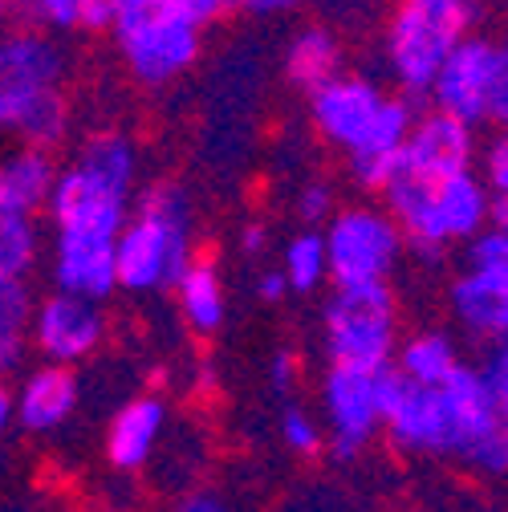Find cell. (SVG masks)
<instances>
[{
	"instance_id": "1",
	"label": "cell",
	"mask_w": 508,
	"mask_h": 512,
	"mask_svg": "<svg viewBox=\"0 0 508 512\" xmlns=\"http://www.w3.org/2000/svg\"><path fill=\"white\" fill-rule=\"evenodd\" d=\"M139 155L122 135L90 139L70 167H57L49 191L53 220V285L57 293L98 301L114 285V244L135 204Z\"/></svg>"
},
{
	"instance_id": "2",
	"label": "cell",
	"mask_w": 508,
	"mask_h": 512,
	"mask_svg": "<svg viewBox=\"0 0 508 512\" xmlns=\"http://www.w3.org/2000/svg\"><path fill=\"white\" fill-rule=\"evenodd\" d=\"M309 114L317 135L346 151L350 175L366 191H387L395 159L411 135L415 110L407 98L383 94L370 78L338 74L309 94Z\"/></svg>"
},
{
	"instance_id": "3",
	"label": "cell",
	"mask_w": 508,
	"mask_h": 512,
	"mask_svg": "<svg viewBox=\"0 0 508 512\" xmlns=\"http://www.w3.org/2000/svg\"><path fill=\"white\" fill-rule=\"evenodd\" d=\"M66 53L41 29L0 33V131H13L21 147L53 151L70 126L61 98Z\"/></svg>"
},
{
	"instance_id": "4",
	"label": "cell",
	"mask_w": 508,
	"mask_h": 512,
	"mask_svg": "<svg viewBox=\"0 0 508 512\" xmlns=\"http://www.w3.org/2000/svg\"><path fill=\"white\" fill-rule=\"evenodd\" d=\"M196 256L192 200L175 183H151L135 196L118 244H114V285L131 293H163Z\"/></svg>"
},
{
	"instance_id": "5",
	"label": "cell",
	"mask_w": 508,
	"mask_h": 512,
	"mask_svg": "<svg viewBox=\"0 0 508 512\" xmlns=\"http://www.w3.org/2000/svg\"><path fill=\"white\" fill-rule=\"evenodd\" d=\"M114 45L143 86H167L196 66L204 21L187 0H110Z\"/></svg>"
},
{
	"instance_id": "6",
	"label": "cell",
	"mask_w": 508,
	"mask_h": 512,
	"mask_svg": "<svg viewBox=\"0 0 508 512\" xmlns=\"http://www.w3.org/2000/svg\"><path fill=\"white\" fill-rule=\"evenodd\" d=\"M383 196L391 204L387 216L395 220L403 244L419 252H443L452 244H468L476 232L488 228L492 196L484 191L476 171H460L452 179H435V183L391 179Z\"/></svg>"
},
{
	"instance_id": "7",
	"label": "cell",
	"mask_w": 508,
	"mask_h": 512,
	"mask_svg": "<svg viewBox=\"0 0 508 512\" xmlns=\"http://www.w3.org/2000/svg\"><path fill=\"white\" fill-rule=\"evenodd\" d=\"M480 0H399L387 25V66L407 94H427L448 53L472 37Z\"/></svg>"
},
{
	"instance_id": "8",
	"label": "cell",
	"mask_w": 508,
	"mask_h": 512,
	"mask_svg": "<svg viewBox=\"0 0 508 512\" xmlns=\"http://www.w3.org/2000/svg\"><path fill=\"white\" fill-rule=\"evenodd\" d=\"M322 342L330 366L346 370H391L399 350V305L391 285L334 289L322 309Z\"/></svg>"
},
{
	"instance_id": "9",
	"label": "cell",
	"mask_w": 508,
	"mask_h": 512,
	"mask_svg": "<svg viewBox=\"0 0 508 512\" xmlns=\"http://www.w3.org/2000/svg\"><path fill=\"white\" fill-rule=\"evenodd\" d=\"M427 98L439 114H448L464 126L500 122L508 114V53L492 37H464L439 74L427 86Z\"/></svg>"
},
{
	"instance_id": "10",
	"label": "cell",
	"mask_w": 508,
	"mask_h": 512,
	"mask_svg": "<svg viewBox=\"0 0 508 512\" xmlns=\"http://www.w3.org/2000/svg\"><path fill=\"white\" fill-rule=\"evenodd\" d=\"M326 277L334 289H366V285H391L399 269L403 236L395 220L378 208H346L326 220Z\"/></svg>"
},
{
	"instance_id": "11",
	"label": "cell",
	"mask_w": 508,
	"mask_h": 512,
	"mask_svg": "<svg viewBox=\"0 0 508 512\" xmlns=\"http://www.w3.org/2000/svg\"><path fill=\"white\" fill-rule=\"evenodd\" d=\"M399 387L395 370H346L330 366L322 378V411H326V452L338 464H350L362 456V447L383 431L387 403Z\"/></svg>"
},
{
	"instance_id": "12",
	"label": "cell",
	"mask_w": 508,
	"mask_h": 512,
	"mask_svg": "<svg viewBox=\"0 0 508 512\" xmlns=\"http://www.w3.org/2000/svg\"><path fill=\"white\" fill-rule=\"evenodd\" d=\"M476 159V131L448 114H415L411 135L395 159L391 179H415V183H435L452 179L460 171H472Z\"/></svg>"
},
{
	"instance_id": "13",
	"label": "cell",
	"mask_w": 508,
	"mask_h": 512,
	"mask_svg": "<svg viewBox=\"0 0 508 512\" xmlns=\"http://www.w3.org/2000/svg\"><path fill=\"white\" fill-rule=\"evenodd\" d=\"M29 334H33V346L53 366H74V362L90 358L102 346V338H106V313H102L98 301L53 293V297H45L33 309Z\"/></svg>"
},
{
	"instance_id": "14",
	"label": "cell",
	"mask_w": 508,
	"mask_h": 512,
	"mask_svg": "<svg viewBox=\"0 0 508 512\" xmlns=\"http://www.w3.org/2000/svg\"><path fill=\"white\" fill-rule=\"evenodd\" d=\"M82 399V382L70 366H37L33 374H25L21 391L13 395V419L29 431V435H53L61 431Z\"/></svg>"
},
{
	"instance_id": "15",
	"label": "cell",
	"mask_w": 508,
	"mask_h": 512,
	"mask_svg": "<svg viewBox=\"0 0 508 512\" xmlns=\"http://www.w3.org/2000/svg\"><path fill=\"white\" fill-rule=\"evenodd\" d=\"M448 305L456 313V322L496 346L508 334V269H464L452 289H448Z\"/></svg>"
},
{
	"instance_id": "16",
	"label": "cell",
	"mask_w": 508,
	"mask_h": 512,
	"mask_svg": "<svg viewBox=\"0 0 508 512\" xmlns=\"http://www.w3.org/2000/svg\"><path fill=\"white\" fill-rule=\"evenodd\" d=\"M167 431V403L155 395H139L122 403L106 427V460L114 472H139L151 464L155 447Z\"/></svg>"
},
{
	"instance_id": "17",
	"label": "cell",
	"mask_w": 508,
	"mask_h": 512,
	"mask_svg": "<svg viewBox=\"0 0 508 512\" xmlns=\"http://www.w3.org/2000/svg\"><path fill=\"white\" fill-rule=\"evenodd\" d=\"M57 183V163L49 151L37 147H13L0 155V212L29 216L49 204V191Z\"/></svg>"
},
{
	"instance_id": "18",
	"label": "cell",
	"mask_w": 508,
	"mask_h": 512,
	"mask_svg": "<svg viewBox=\"0 0 508 512\" xmlns=\"http://www.w3.org/2000/svg\"><path fill=\"white\" fill-rule=\"evenodd\" d=\"M175 301H179V313L183 322L192 326L196 334H216L228 317V297H224V281H220V269L208 261V256H192L179 277H175Z\"/></svg>"
},
{
	"instance_id": "19",
	"label": "cell",
	"mask_w": 508,
	"mask_h": 512,
	"mask_svg": "<svg viewBox=\"0 0 508 512\" xmlns=\"http://www.w3.org/2000/svg\"><path fill=\"white\" fill-rule=\"evenodd\" d=\"M460 366V350L448 334H439V330H423L407 342H399L395 350V362L391 370L411 382V387H439V382H448Z\"/></svg>"
},
{
	"instance_id": "20",
	"label": "cell",
	"mask_w": 508,
	"mask_h": 512,
	"mask_svg": "<svg viewBox=\"0 0 508 512\" xmlns=\"http://www.w3.org/2000/svg\"><path fill=\"white\" fill-rule=\"evenodd\" d=\"M285 74L293 86L301 90H322L330 78L342 74V49H338V37L322 25H309L293 37L289 53H285Z\"/></svg>"
},
{
	"instance_id": "21",
	"label": "cell",
	"mask_w": 508,
	"mask_h": 512,
	"mask_svg": "<svg viewBox=\"0 0 508 512\" xmlns=\"http://www.w3.org/2000/svg\"><path fill=\"white\" fill-rule=\"evenodd\" d=\"M41 256V232L37 220L0 212V281H21L29 285Z\"/></svg>"
},
{
	"instance_id": "22",
	"label": "cell",
	"mask_w": 508,
	"mask_h": 512,
	"mask_svg": "<svg viewBox=\"0 0 508 512\" xmlns=\"http://www.w3.org/2000/svg\"><path fill=\"white\" fill-rule=\"evenodd\" d=\"M285 281L293 293H313L317 285L326 281V244H322V232H297L289 244H285V265H281Z\"/></svg>"
},
{
	"instance_id": "23",
	"label": "cell",
	"mask_w": 508,
	"mask_h": 512,
	"mask_svg": "<svg viewBox=\"0 0 508 512\" xmlns=\"http://www.w3.org/2000/svg\"><path fill=\"white\" fill-rule=\"evenodd\" d=\"M281 439L297 456H317L326 447V427L317 423V415H309L305 407L293 403V407L281 411Z\"/></svg>"
},
{
	"instance_id": "24",
	"label": "cell",
	"mask_w": 508,
	"mask_h": 512,
	"mask_svg": "<svg viewBox=\"0 0 508 512\" xmlns=\"http://www.w3.org/2000/svg\"><path fill=\"white\" fill-rule=\"evenodd\" d=\"M82 0H13V17L25 21V29H74Z\"/></svg>"
},
{
	"instance_id": "25",
	"label": "cell",
	"mask_w": 508,
	"mask_h": 512,
	"mask_svg": "<svg viewBox=\"0 0 508 512\" xmlns=\"http://www.w3.org/2000/svg\"><path fill=\"white\" fill-rule=\"evenodd\" d=\"M472 370H476V378H480V387H484L500 407H508V354H504V342L488 346L484 358H480V366H472Z\"/></svg>"
},
{
	"instance_id": "26",
	"label": "cell",
	"mask_w": 508,
	"mask_h": 512,
	"mask_svg": "<svg viewBox=\"0 0 508 512\" xmlns=\"http://www.w3.org/2000/svg\"><path fill=\"white\" fill-rule=\"evenodd\" d=\"M297 216H301V224H305L309 232L322 228V224L334 216V187H330V183H309V187H301Z\"/></svg>"
},
{
	"instance_id": "27",
	"label": "cell",
	"mask_w": 508,
	"mask_h": 512,
	"mask_svg": "<svg viewBox=\"0 0 508 512\" xmlns=\"http://www.w3.org/2000/svg\"><path fill=\"white\" fill-rule=\"evenodd\" d=\"M484 191L492 200H508V143L504 135H496L488 143V155H484Z\"/></svg>"
},
{
	"instance_id": "28",
	"label": "cell",
	"mask_w": 508,
	"mask_h": 512,
	"mask_svg": "<svg viewBox=\"0 0 508 512\" xmlns=\"http://www.w3.org/2000/svg\"><path fill=\"white\" fill-rule=\"evenodd\" d=\"M269 382H273L277 395H289V391H293V382H297V358H293V350H277V354H273V362H269Z\"/></svg>"
},
{
	"instance_id": "29",
	"label": "cell",
	"mask_w": 508,
	"mask_h": 512,
	"mask_svg": "<svg viewBox=\"0 0 508 512\" xmlns=\"http://www.w3.org/2000/svg\"><path fill=\"white\" fill-rule=\"evenodd\" d=\"M74 29H110V0H82L78 5V17H74Z\"/></svg>"
},
{
	"instance_id": "30",
	"label": "cell",
	"mask_w": 508,
	"mask_h": 512,
	"mask_svg": "<svg viewBox=\"0 0 508 512\" xmlns=\"http://www.w3.org/2000/svg\"><path fill=\"white\" fill-rule=\"evenodd\" d=\"M175 512H236L220 492H208V488H200V492H187L183 500H179V508Z\"/></svg>"
},
{
	"instance_id": "31",
	"label": "cell",
	"mask_w": 508,
	"mask_h": 512,
	"mask_svg": "<svg viewBox=\"0 0 508 512\" xmlns=\"http://www.w3.org/2000/svg\"><path fill=\"white\" fill-rule=\"evenodd\" d=\"M257 297H261V301H269V305L285 301V297H289V281H285V273H281V269L261 273V277H257Z\"/></svg>"
},
{
	"instance_id": "32",
	"label": "cell",
	"mask_w": 508,
	"mask_h": 512,
	"mask_svg": "<svg viewBox=\"0 0 508 512\" xmlns=\"http://www.w3.org/2000/svg\"><path fill=\"white\" fill-rule=\"evenodd\" d=\"M236 5H244L248 13H261V17H277V13L297 9L301 0H236Z\"/></svg>"
},
{
	"instance_id": "33",
	"label": "cell",
	"mask_w": 508,
	"mask_h": 512,
	"mask_svg": "<svg viewBox=\"0 0 508 512\" xmlns=\"http://www.w3.org/2000/svg\"><path fill=\"white\" fill-rule=\"evenodd\" d=\"M187 5H192V13L208 25V21H216V17H224L232 5H236V0H187Z\"/></svg>"
},
{
	"instance_id": "34",
	"label": "cell",
	"mask_w": 508,
	"mask_h": 512,
	"mask_svg": "<svg viewBox=\"0 0 508 512\" xmlns=\"http://www.w3.org/2000/svg\"><path fill=\"white\" fill-rule=\"evenodd\" d=\"M265 244H269V232H265V224H244V232H240V248H244L248 256L265 252Z\"/></svg>"
},
{
	"instance_id": "35",
	"label": "cell",
	"mask_w": 508,
	"mask_h": 512,
	"mask_svg": "<svg viewBox=\"0 0 508 512\" xmlns=\"http://www.w3.org/2000/svg\"><path fill=\"white\" fill-rule=\"evenodd\" d=\"M21 350L25 342H9V338H0V378H5V370H13L21 362Z\"/></svg>"
},
{
	"instance_id": "36",
	"label": "cell",
	"mask_w": 508,
	"mask_h": 512,
	"mask_svg": "<svg viewBox=\"0 0 508 512\" xmlns=\"http://www.w3.org/2000/svg\"><path fill=\"white\" fill-rule=\"evenodd\" d=\"M9 423H13V391L5 387V378H0V435L9 431Z\"/></svg>"
},
{
	"instance_id": "37",
	"label": "cell",
	"mask_w": 508,
	"mask_h": 512,
	"mask_svg": "<svg viewBox=\"0 0 508 512\" xmlns=\"http://www.w3.org/2000/svg\"><path fill=\"white\" fill-rule=\"evenodd\" d=\"M9 17H13V0H0V29H5Z\"/></svg>"
}]
</instances>
